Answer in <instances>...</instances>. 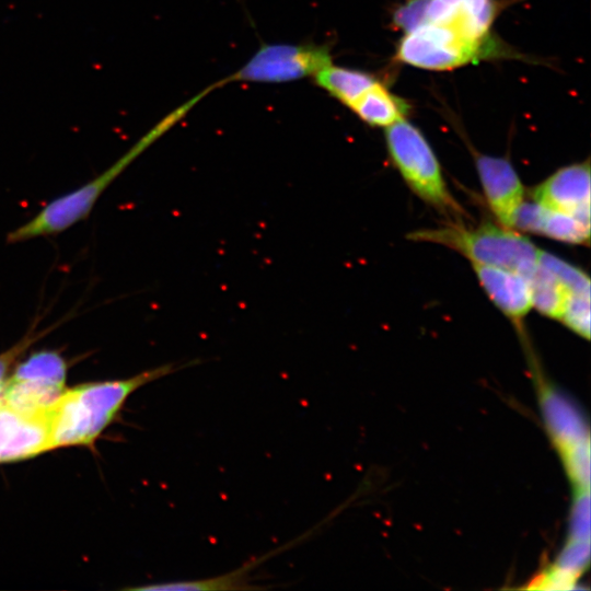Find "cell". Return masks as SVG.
I'll return each mask as SVG.
<instances>
[{
    "instance_id": "cell-10",
    "label": "cell",
    "mask_w": 591,
    "mask_h": 591,
    "mask_svg": "<svg viewBox=\"0 0 591 591\" xmlns=\"http://www.w3.org/2000/svg\"><path fill=\"white\" fill-rule=\"evenodd\" d=\"M476 277L494 304L514 323L532 309L529 283L519 273L472 263Z\"/></svg>"
},
{
    "instance_id": "cell-5",
    "label": "cell",
    "mask_w": 591,
    "mask_h": 591,
    "mask_svg": "<svg viewBox=\"0 0 591 591\" xmlns=\"http://www.w3.org/2000/svg\"><path fill=\"white\" fill-rule=\"evenodd\" d=\"M499 50L473 43L443 26L421 23L403 32L395 58L412 67L443 71L496 57Z\"/></svg>"
},
{
    "instance_id": "cell-12",
    "label": "cell",
    "mask_w": 591,
    "mask_h": 591,
    "mask_svg": "<svg viewBox=\"0 0 591 591\" xmlns=\"http://www.w3.org/2000/svg\"><path fill=\"white\" fill-rule=\"evenodd\" d=\"M320 88L348 108L376 81L364 71L336 66L332 62L314 74Z\"/></svg>"
},
{
    "instance_id": "cell-16",
    "label": "cell",
    "mask_w": 591,
    "mask_h": 591,
    "mask_svg": "<svg viewBox=\"0 0 591 591\" xmlns=\"http://www.w3.org/2000/svg\"><path fill=\"white\" fill-rule=\"evenodd\" d=\"M579 336L590 337V296L570 293L559 318Z\"/></svg>"
},
{
    "instance_id": "cell-8",
    "label": "cell",
    "mask_w": 591,
    "mask_h": 591,
    "mask_svg": "<svg viewBox=\"0 0 591 591\" xmlns=\"http://www.w3.org/2000/svg\"><path fill=\"white\" fill-rule=\"evenodd\" d=\"M541 206L590 222L589 161L564 166L531 190Z\"/></svg>"
},
{
    "instance_id": "cell-17",
    "label": "cell",
    "mask_w": 591,
    "mask_h": 591,
    "mask_svg": "<svg viewBox=\"0 0 591 591\" xmlns=\"http://www.w3.org/2000/svg\"><path fill=\"white\" fill-rule=\"evenodd\" d=\"M34 341V337L31 335V336H26L25 338H23V340H21L18 345L13 346L12 348H10L8 351H5L4 354H1L0 355V389L4 382V374L7 373V371L9 370L11 363L15 360V358L21 354L23 352L30 344H32Z\"/></svg>"
},
{
    "instance_id": "cell-4",
    "label": "cell",
    "mask_w": 591,
    "mask_h": 591,
    "mask_svg": "<svg viewBox=\"0 0 591 591\" xmlns=\"http://www.w3.org/2000/svg\"><path fill=\"white\" fill-rule=\"evenodd\" d=\"M496 14L495 0H407L395 10L393 23L403 32L431 23L473 43L498 47L491 36Z\"/></svg>"
},
{
    "instance_id": "cell-7",
    "label": "cell",
    "mask_w": 591,
    "mask_h": 591,
    "mask_svg": "<svg viewBox=\"0 0 591 591\" xmlns=\"http://www.w3.org/2000/svg\"><path fill=\"white\" fill-rule=\"evenodd\" d=\"M50 410L28 413L0 403V463L51 450Z\"/></svg>"
},
{
    "instance_id": "cell-15",
    "label": "cell",
    "mask_w": 591,
    "mask_h": 591,
    "mask_svg": "<svg viewBox=\"0 0 591 591\" xmlns=\"http://www.w3.org/2000/svg\"><path fill=\"white\" fill-rule=\"evenodd\" d=\"M538 264L553 273L570 293L590 296V279L582 269L541 250Z\"/></svg>"
},
{
    "instance_id": "cell-11",
    "label": "cell",
    "mask_w": 591,
    "mask_h": 591,
    "mask_svg": "<svg viewBox=\"0 0 591 591\" xmlns=\"http://www.w3.org/2000/svg\"><path fill=\"white\" fill-rule=\"evenodd\" d=\"M349 109L367 125L386 128L405 119L408 104L376 80Z\"/></svg>"
},
{
    "instance_id": "cell-14",
    "label": "cell",
    "mask_w": 591,
    "mask_h": 591,
    "mask_svg": "<svg viewBox=\"0 0 591 591\" xmlns=\"http://www.w3.org/2000/svg\"><path fill=\"white\" fill-rule=\"evenodd\" d=\"M537 234L569 244H588L590 222L544 207Z\"/></svg>"
},
{
    "instance_id": "cell-3",
    "label": "cell",
    "mask_w": 591,
    "mask_h": 591,
    "mask_svg": "<svg viewBox=\"0 0 591 591\" xmlns=\"http://www.w3.org/2000/svg\"><path fill=\"white\" fill-rule=\"evenodd\" d=\"M385 143L392 163L419 198L445 215L462 216L433 150L415 125L402 119L386 127Z\"/></svg>"
},
{
    "instance_id": "cell-6",
    "label": "cell",
    "mask_w": 591,
    "mask_h": 591,
    "mask_svg": "<svg viewBox=\"0 0 591 591\" xmlns=\"http://www.w3.org/2000/svg\"><path fill=\"white\" fill-rule=\"evenodd\" d=\"M329 49L314 44H267L233 73L229 81L283 83L314 76L332 62Z\"/></svg>"
},
{
    "instance_id": "cell-2",
    "label": "cell",
    "mask_w": 591,
    "mask_h": 591,
    "mask_svg": "<svg viewBox=\"0 0 591 591\" xmlns=\"http://www.w3.org/2000/svg\"><path fill=\"white\" fill-rule=\"evenodd\" d=\"M413 241L444 245L472 263L499 267L528 276L538 264L540 250L524 235L501 224L485 222L475 229L450 223L408 234Z\"/></svg>"
},
{
    "instance_id": "cell-13",
    "label": "cell",
    "mask_w": 591,
    "mask_h": 591,
    "mask_svg": "<svg viewBox=\"0 0 591 591\" xmlns=\"http://www.w3.org/2000/svg\"><path fill=\"white\" fill-rule=\"evenodd\" d=\"M525 279L532 308L549 318L559 320L570 296L568 288L541 264H537Z\"/></svg>"
},
{
    "instance_id": "cell-9",
    "label": "cell",
    "mask_w": 591,
    "mask_h": 591,
    "mask_svg": "<svg viewBox=\"0 0 591 591\" xmlns=\"http://www.w3.org/2000/svg\"><path fill=\"white\" fill-rule=\"evenodd\" d=\"M477 173L489 208L499 223L512 229L518 207L524 201V187L512 164L505 158L477 154Z\"/></svg>"
},
{
    "instance_id": "cell-1",
    "label": "cell",
    "mask_w": 591,
    "mask_h": 591,
    "mask_svg": "<svg viewBox=\"0 0 591 591\" xmlns=\"http://www.w3.org/2000/svg\"><path fill=\"white\" fill-rule=\"evenodd\" d=\"M187 366L169 363L126 380L88 383L63 391L50 410L51 450L93 443L132 392Z\"/></svg>"
}]
</instances>
